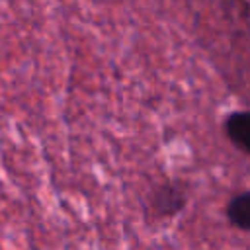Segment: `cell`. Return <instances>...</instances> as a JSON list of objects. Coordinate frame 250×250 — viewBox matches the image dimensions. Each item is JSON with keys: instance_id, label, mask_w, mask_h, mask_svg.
<instances>
[{"instance_id": "6da1fadb", "label": "cell", "mask_w": 250, "mask_h": 250, "mask_svg": "<svg viewBox=\"0 0 250 250\" xmlns=\"http://www.w3.org/2000/svg\"><path fill=\"white\" fill-rule=\"evenodd\" d=\"M150 207L158 217H174L186 207V193L174 184L158 186L150 195Z\"/></svg>"}, {"instance_id": "7a4b0ae2", "label": "cell", "mask_w": 250, "mask_h": 250, "mask_svg": "<svg viewBox=\"0 0 250 250\" xmlns=\"http://www.w3.org/2000/svg\"><path fill=\"white\" fill-rule=\"evenodd\" d=\"M225 133L229 141L242 152L250 148V115L246 111H232L225 119Z\"/></svg>"}, {"instance_id": "3957f363", "label": "cell", "mask_w": 250, "mask_h": 250, "mask_svg": "<svg viewBox=\"0 0 250 250\" xmlns=\"http://www.w3.org/2000/svg\"><path fill=\"white\" fill-rule=\"evenodd\" d=\"M227 219L238 230L250 229V195L248 191H240L238 195L230 197L227 205Z\"/></svg>"}]
</instances>
